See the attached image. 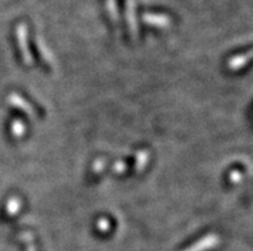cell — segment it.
<instances>
[{
	"mask_svg": "<svg viewBox=\"0 0 253 251\" xmlns=\"http://www.w3.org/2000/svg\"><path fill=\"white\" fill-rule=\"evenodd\" d=\"M36 45H38L39 53H40L42 58L45 61V63L48 64L49 67H54L55 66L54 57H53V54H51V51L46 48V45L44 44V41H42V40H40V38H38Z\"/></svg>",
	"mask_w": 253,
	"mask_h": 251,
	"instance_id": "6",
	"label": "cell"
},
{
	"mask_svg": "<svg viewBox=\"0 0 253 251\" xmlns=\"http://www.w3.org/2000/svg\"><path fill=\"white\" fill-rule=\"evenodd\" d=\"M8 102H9V104L13 105V107H16V108L25 111L26 114L29 115V117L32 118L36 115V111L35 109H34V107H32L27 100H25L22 96L16 94V92H14V94H10V95L8 96Z\"/></svg>",
	"mask_w": 253,
	"mask_h": 251,
	"instance_id": "2",
	"label": "cell"
},
{
	"mask_svg": "<svg viewBox=\"0 0 253 251\" xmlns=\"http://www.w3.org/2000/svg\"><path fill=\"white\" fill-rule=\"evenodd\" d=\"M143 21L151 26H156L160 29H167L171 25L170 17L165 14H154V13H145L143 14Z\"/></svg>",
	"mask_w": 253,
	"mask_h": 251,
	"instance_id": "4",
	"label": "cell"
},
{
	"mask_svg": "<svg viewBox=\"0 0 253 251\" xmlns=\"http://www.w3.org/2000/svg\"><path fill=\"white\" fill-rule=\"evenodd\" d=\"M16 35L23 63L26 66H32L34 64V58H32L31 51H30L29 48V38H27V27H26V25L21 23V25L17 26Z\"/></svg>",
	"mask_w": 253,
	"mask_h": 251,
	"instance_id": "1",
	"label": "cell"
},
{
	"mask_svg": "<svg viewBox=\"0 0 253 251\" xmlns=\"http://www.w3.org/2000/svg\"><path fill=\"white\" fill-rule=\"evenodd\" d=\"M107 9L108 14L113 22L117 23L119 21V13H117V6H116V0H107Z\"/></svg>",
	"mask_w": 253,
	"mask_h": 251,
	"instance_id": "11",
	"label": "cell"
},
{
	"mask_svg": "<svg viewBox=\"0 0 253 251\" xmlns=\"http://www.w3.org/2000/svg\"><path fill=\"white\" fill-rule=\"evenodd\" d=\"M10 131H12V135L14 137H22L26 132V126L23 124V122L16 119L10 126Z\"/></svg>",
	"mask_w": 253,
	"mask_h": 251,
	"instance_id": "10",
	"label": "cell"
},
{
	"mask_svg": "<svg viewBox=\"0 0 253 251\" xmlns=\"http://www.w3.org/2000/svg\"><path fill=\"white\" fill-rule=\"evenodd\" d=\"M218 241L220 240H218V237L216 235H209L203 237L202 240H199L197 244H194L192 248H189L185 251H207L210 249L215 248L218 244Z\"/></svg>",
	"mask_w": 253,
	"mask_h": 251,
	"instance_id": "5",
	"label": "cell"
},
{
	"mask_svg": "<svg viewBox=\"0 0 253 251\" xmlns=\"http://www.w3.org/2000/svg\"><path fill=\"white\" fill-rule=\"evenodd\" d=\"M21 207H22V203L19 200L17 196L10 197L8 203H6L5 207V212L8 214V216H14L17 213H18L19 210H21Z\"/></svg>",
	"mask_w": 253,
	"mask_h": 251,
	"instance_id": "8",
	"label": "cell"
},
{
	"mask_svg": "<svg viewBox=\"0 0 253 251\" xmlns=\"http://www.w3.org/2000/svg\"><path fill=\"white\" fill-rule=\"evenodd\" d=\"M148 163H149V153L147 150H140L135 158V171L140 173L141 171H144Z\"/></svg>",
	"mask_w": 253,
	"mask_h": 251,
	"instance_id": "7",
	"label": "cell"
},
{
	"mask_svg": "<svg viewBox=\"0 0 253 251\" xmlns=\"http://www.w3.org/2000/svg\"><path fill=\"white\" fill-rule=\"evenodd\" d=\"M126 168H127V166H126V163L124 162H116L112 167L113 172H115V173H119V175L124 173V172L126 171Z\"/></svg>",
	"mask_w": 253,
	"mask_h": 251,
	"instance_id": "13",
	"label": "cell"
},
{
	"mask_svg": "<svg viewBox=\"0 0 253 251\" xmlns=\"http://www.w3.org/2000/svg\"><path fill=\"white\" fill-rule=\"evenodd\" d=\"M253 61V49L252 50L247 51V53H243V54L235 55L231 59H229L228 62V68L231 71H238L241 68L246 67L248 63Z\"/></svg>",
	"mask_w": 253,
	"mask_h": 251,
	"instance_id": "3",
	"label": "cell"
},
{
	"mask_svg": "<svg viewBox=\"0 0 253 251\" xmlns=\"http://www.w3.org/2000/svg\"><path fill=\"white\" fill-rule=\"evenodd\" d=\"M96 227H98L99 231L104 232V231H107V229L109 228V222L107 219H104V218H100V219L96 222Z\"/></svg>",
	"mask_w": 253,
	"mask_h": 251,
	"instance_id": "14",
	"label": "cell"
},
{
	"mask_svg": "<svg viewBox=\"0 0 253 251\" xmlns=\"http://www.w3.org/2000/svg\"><path fill=\"white\" fill-rule=\"evenodd\" d=\"M127 23H128V29H130L132 37H138V26H136L134 12H132V3L130 1V0H128V3H127Z\"/></svg>",
	"mask_w": 253,
	"mask_h": 251,
	"instance_id": "9",
	"label": "cell"
},
{
	"mask_svg": "<svg viewBox=\"0 0 253 251\" xmlns=\"http://www.w3.org/2000/svg\"><path fill=\"white\" fill-rule=\"evenodd\" d=\"M106 159H103V158H98L96 160H94L93 166H91V172L93 173H95V175H98V173H100V172L103 171V169L106 168Z\"/></svg>",
	"mask_w": 253,
	"mask_h": 251,
	"instance_id": "12",
	"label": "cell"
},
{
	"mask_svg": "<svg viewBox=\"0 0 253 251\" xmlns=\"http://www.w3.org/2000/svg\"><path fill=\"white\" fill-rule=\"evenodd\" d=\"M230 179L233 182H235V183H237V182L241 179V173H239V172H237V171H234L230 175Z\"/></svg>",
	"mask_w": 253,
	"mask_h": 251,
	"instance_id": "15",
	"label": "cell"
}]
</instances>
